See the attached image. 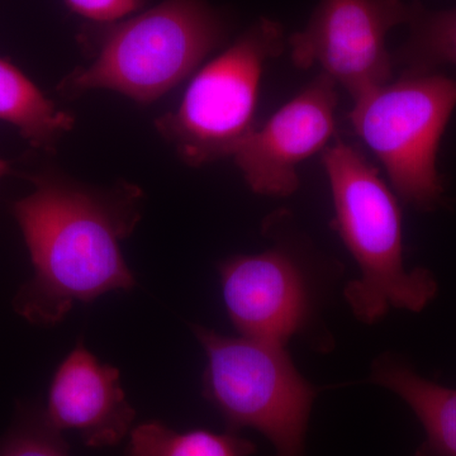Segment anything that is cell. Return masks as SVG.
<instances>
[{
  "label": "cell",
  "mask_w": 456,
  "mask_h": 456,
  "mask_svg": "<svg viewBox=\"0 0 456 456\" xmlns=\"http://www.w3.org/2000/svg\"><path fill=\"white\" fill-rule=\"evenodd\" d=\"M35 191L13 206L33 265L14 297L28 322H61L75 303L136 285L123 240L141 221L142 191L128 183L95 188L59 174L33 179Z\"/></svg>",
  "instance_id": "1"
},
{
  "label": "cell",
  "mask_w": 456,
  "mask_h": 456,
  "mask_svg": "<svg viewBox=\"0 0 456 456\" xmlns=\"http://www.w3.org/2000/svg\"><path fill=\"white\" fill-rule=\"evenodd\" d=\"M228 23L207 0H164L112 23H94L79 40L92 62L75 69L59 92L77 98L110 90L151 104L176 88L226 41Z\"/></svg>",
  "instance_id": "2"
},
{
  "label": "cell",
  "mask_w": 456,
  "mask_h": 456,
  "mask_svg": "<svg viewBox=\"0 0 456 456\" xmlns=\"http://www.w3.org/2000/svg\"><path fill=\"white\" fill-rule=\"evenodd\" d=\"M334 227L359 265L360 277L345 288L354 316L365 325L389 308L419 312L437 293L428 270H407L397 198L358 147L338 141L322 152Z\"/></svg>",
  "instance_id": "3"
},
{
  "label": "cell",
  "mask_w": 456,
  "mask_h": 456,
  "mask_svg": "<svg viewBox=\"0 0 456 456\" xmlns=\"http://www.w3.org/2000/svg\"><path fill=\"white\" fill-rule=\"evenodd\" d=\"M284 47L283 26L260 18L194 75L175 110L156 118V131L183 163L200 167L235 155L256 128L265 65Z\"/></svg>",
  "instance_id": "4"
},
{
  "label": "cell",
  "mask_w": 456,
  "mask_h": 456,
  "mask_svg": "<svg viewBox=\"0 0 456 456\" xmlns=\"http://www.w3.org/2000/svg\"><path fill=\"white\" fill-rule=\"evenodd\" d=\"M207 354L204 395L228 432L250 428L272 441L275 456H303L316 389L294 367L284 345L228 338L191 326Z\"/></svg>",
  "instance_id": "5"
},
{
  "label": "cell",
  "mask_w": 456,
  "mask_h": 456,
  "mask_svg": "<svg viewBox=\"0 0 456 456\" xmlns=\"http://www.w3.org/2000/svg\"><path fill=\"white\" fill-rule=\"evenodd\" d=\"M455 107L456 80L432 73L403 74L354 101L351 127L416 208L430 211L443 197L437 152Z\"/></svg>",
  "instance_id": "6"
},
{
  "label": "cell",
  "mask_w": 456,
  "mask_h": 456,
  "mask_svg": "<svg viewBox=\"0 0 456 456\" xmlns=\"http://www.w3.org/2000/svg\"><path fill=\"white\" fill-rule=\"evenodd\" d=\"M411 16L403 0H320L305 29L288 38L290 59L305 70L318 66L355 101L392 82L387 36Z\"/></svg>",
  "instance_id": "7"
},
{
  "label": "cell",
  "mask_w": 456,
  "mask_h": 456,
  "mask_svg": "<svg viewBox=\"0 0 456 456\" xmlns=\"http://www.w3.org/2000/svg\"><path fill=\"white\" fill-rule=\"evenodd\" d=\"M336 83L320 73L237 149L233 161L254 193L289 197L299 187L298 167L323 152L336 131Z\"/></svg>",
  "instance_id": "8"
},
{
  "label": "cell",
  "mask_w": 456,
  "mask_h": 456,
  "mask_svg": "<svg viewBox=\"0 0 456 456\" xmlns=\"http://www.w3.org/2000/svg\"><path fill=\"white\" fill-rule=\"evenodd\" d=\"M220 277L228 317L244 338L285 346L307 325V277L287 248L236 255L221 264Z\"/></svg>",
  "instance_id": "9"
},
{
  "label": "cell",
  "mask_w": 456,
  "mask_h": 456,
  "mask_svg": "<svg viewBox=\"0 0 456 456\" xmlns=\"http://www.w3.org/2000/svg\"><path fill=\"white\" fill-rule=\"evenodd\" d=\"M42 413L56 431H77L86 445L98 449L117 445L136 416L118 369L99 362L82 341L57 368Z\"/></svg>",
  "instance_id": "10"
},
{
  "label": "cell",
  "mask_w": 456,
  "mask_h": 456,
  "mask_svg": "<svg viewBox=\"0 0 456 456\" xmlns=\"http://www.w3.org/2000/svg\"><path fill=\"white\" fill-rule=\"evenodd\" d=\"M370 378L412 408L428 436L426 455L456 456V389L425 379L391 355L375 360Z\"/></svg>",
  "instance_id": "11"
},
{
  "label": "cell",
  "mask_w": 456,
  "mask_h": 456,
  "mask_svg": "<svg viewBox=\"0 0 456 456\" xmlns=\"http://www.w3.org/2000/svg\"><path fill=\"white\" fill-rule=\"evenodd\" d=\"M0 119L16 127L35 149L53 152L74 128L70 113L57 110L20 69L0 59Z\"/></svg>",
  "instance_id": "12"
},
{
  "label": "cell",
  "mask_w": 456,
  "mask_h": 456,
  "mask_svg": "<svg viewBox=\"0 0 456 456\" xmlns=\"http://www.w3.org/2000/svg\"><path fill=\"white\" fill-rule=\"evenodd\" d=\"M256 448L235 432H176L160 421L143 422L130 432L127 456H251Z\"/></svg>",
  "instance_id": "13"
},
{
  "label": "cell",
  "mask_w": 456,
  "mask_h": 456,
  "mask_svg": "<svg viewBox=\"0 0 456 456\" xmlns=\"http://www.w3.org/2000/svg\"><path fill=\"white\" fill-rule=\"evenodd\" d=\"M410 36L395 59L404 74L431 73L440 65H456V8L430 11L412 3Z\"/></svg>",
  "instance_id": "14"
},
{
  "label": "cell",
  "mask_w": 456,
  "mask_h": 456,
  "mask_svg": "<svg viewBox=\"0 0 456 456\" xmlns=\"http://www.w3.org/2000/svg\"><path fill=\"white\" fill-rule=\"evenodd\" d=\"M0 456H70L61 432L51 428L44 413L23 419L0 443Z\"/></svg>",
  "instance_id": "15"
},
{
  "label": "cell",
  "mask_w": 456,
  "mask_h": 456,
  "mask_svg": "<svg viewBox=\"0 0 456 456\" xmlns=\"http://www.w3.org/2000/svg\"><path fill=\"white\" fill-rule=\"evenodd\" d=\"M146 0H65L66 5L94 23H112L130 17Z\"/></svg>",
  "instance_id": "16"
},
{
  "label": "cell",
  "mask_w": 456,
  "mask_h": 456,
  "mask_svg": "<svg viewBox=\"0 0 456 456\" xmlns=\"http://www.w3.org/2000/svg\"><path fill=\"white\" fill-rule=\"evenodd\" d=\"M9 170H11V167H9L7 161L2 160V159H0V178L4 176L5 174H8Z\"/></svg>",
  "instance_id": "17"
}]
</instances>
